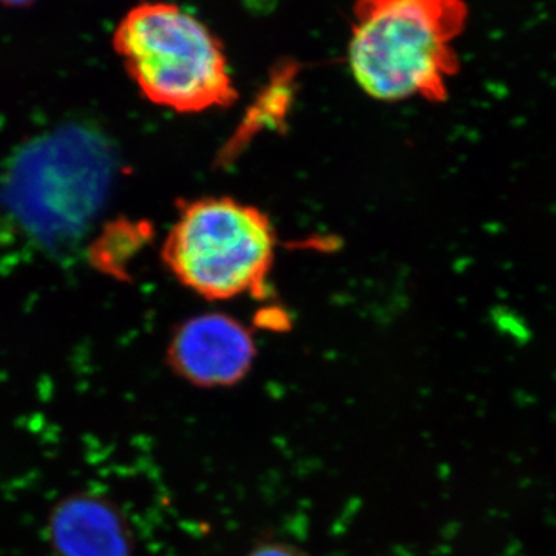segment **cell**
Returning <instances> with one entry per match:
<instances>
[{
    "instance_id": "277c9868",
    "label": "cell",
    "mask_w": 556,
    "mask_h": 556,
    "mask_svg": "<svg viewBox=\"0 0 556 556\" xmlns=\"http://www.w3.org/2000/svg\"><path fill=\"white\" fill-rule=\"evenodd\" d=\"M112 174L104 139L87 130L62 131L17 160L7 188L10 206L39 236H73L97 215Z\"/></svg>"
},
{
    "instance_id": "3957f363",
    "label": "cell",
    "mask_w": 556,
    "mask_h": 556,
    "mask_svg": "<svg viewBox=\"0 0 556 556\" xmlns=\"http://www.w3.org/2000/svg\"><path fill=\"white\" fill-rule=\"evenodd\" d=\"M276 252V233L257 207L208 197L185 204L164 241L170 273L201 298L263 294Z\"/></svg>"
},
{
    "instance_id": "5b68a950",
    "label": "cell",
    "mask_w": 556,
    "mask_h": 556,
    "mask_svg": "<svg viewBox=\"0 0 556 556\" xmlns=\"http://www.w3.org/2000/svg\"><path fill=\"white\" fill-rule=\"evenodd\" d=\"M257 350L251 332L226 314H201L179 325L167 348L175 375L203 388L237 386L251 371Z\"/></svg>"
},
{
    "instance_id": "52a82bcc",
    "label": "cell",
    "mask_w": 556,
    "mask_h": 556,
    "mask_svg": "<svg viewBox=\"0 0 556 556\" xmlns=\"http://www.w3.org/2000/svg\"><path fill=\"white\" fill-rule=\"evenodd\" d=\"M248 556H309L302 548L285 543H263L249 552Z\"/></svg>"
},
{
    "instance_id": "8992f818",
    "label": "cell",
    "mask_w": 556,
    "mask_h": 556,
    "mask_svg": "<svg viewBox=\"0 0 556 556\" xmlns=\"http://www.w3.org/2000/svg\"><path fill=\"white\" fill-rule=\"evenodd\" d=\"M51 547L60 556H131L134 536L105 497L79 493L61 500L49 517Z\"/></svg>"
},
{
    "instance_id": "7a4b0ae2",
    "label": "cell",
    "mask_w": 556,
    "mask_h": 556,
    "mask_svg": "<svg viewBox=\"0 0 556 556\" xmlns=\"http://www.w3.org/2000/svg\"><path fill=\"white\" fill-rule=\"evenodd\" d=\"M113 46L141 93L160 108L201 113L237 100L217 36L177 5L135 7L116 28Z\"/></svg>"
},
{
    "instance_id": "6da1fadb",
    "label": "cell",
    "mask_w": 556,
    "mask_h": 556,
    "mask_svg": "<svg viewBox=\"0 0 556 556\" xmlns=\"http://www.w3.org/2000/svg\"><path fill=\"white\" fill-rule=\"evenodd\" d=\"M467 16L455 0L357 3L348 58L358 87L379 101H444L459 64L453 40Z\"/></svg>"
}]
</instances>
